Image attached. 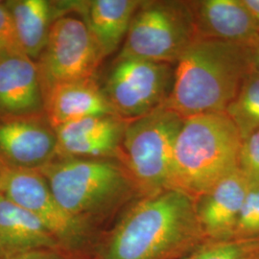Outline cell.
<instances>
[{
    "instance_id": "6da1fadb",
    "label": "cell",
    "mask_w": 259,
    "mask_h": 259,
    "mask_svg": "<svg viewBox=\"0 0 259 259\" xmlns=\"http://www.w3.org/2000/svg\"><path fill=\"white\" fill-rule=\"evenodd\" d=\"M201 234L194 198L165 189L130 206L99 246L96 259H169Z\"/></svg>"
},
{
    "instance_id": "7a4b0ae2",
    "label": "cell",
    "mask_w": 259,
    "mask_h": 259,
    "mask_svg": "<svg viewBox=\"0 0 259 259\" xmlns=\"http://www.w3.org/2000/svg\"><path fill=\"white\" fill-rule=\"evenodd\" d=\"M252 47L217 39H197L175 65L164 105L182 117L225 112L254 69Z\"/></svg>"
},
{
    "instance_id": "3957f363",
    "label": "cell",
    "mask_w": 259,
    "mask_h": 259,
    "mask_svg": "<svg viewBox=\"0 0 259 259\" xmlns=\"http://www.w3.org/2000/svg\"><path fill=\"white\" fill-rule=\"evenodd\" d=\"M38 171L65 210L93 227L140 193L117 158L56 156Z\"/></svg>"
},
{
    "instance_id": "277c9868",
    "label": "cell",
    "mask_w": 259,
    "mask_h": 259,
    "mask_svg": "<svg viewBox=\"0 0 259 259\" xmlns=\"http://www.w3.org/2000/svg\"><path fill=\"white\" fill-rule=\"evenodd\" d=\"M242 139L226 112L185 118L177 138L173 188L197 199L238 169Z\"/></svg>"
},
{
    "instance_id": "5b68a950",
    "label": "cell",
    "mask_w": 259,
    "mask_h": 259,
    "mask_svg": "<svg viewBox=\"0 0 259 259\" xmlns=\"http://www.w3.org/2000/svg\"><path fill=\"white\" fill-rule=\"evenodd\" d=\"M185 118L165 106L128 122L121 161L143 196L173 188V159Z\"/></svg>"
},
{
    "instance_id": "8992f818",
    "label": "cell",
    "mask_w": 259,
    "mask_h": 259,
    "mask_svg": "<svg viewBox=\"0 0 259 259\" xmlns=\"http://www.w3.org/2000/svg\"><path fill=\"white\" fill-rule=\"evenodd\" d=\"M197 39L188 1H142L117 56L176 65Z\"/></svg>"
},
{
    "instance_id": "52a82bcc",
    "label": "cell",
    "mask_w": 259,
    "mask_h": 259,
    "mask_svg": "<svg viewBox=\"0 0 259 259\" xmlns=\"http://www.w3.org/2000/svg\"><path fill=\"white\" fill-rule=\"evenodd\" d=\"M174 77L175 65L117 56L101 89L116 114L131 121L166 104Z\"/></svg>"
},
{
    "instance_id": "ba28073f",
    "label": "cell",
    "mask_w": 259,
    "mask_h": 259,
    "mask_svg": "<svg viewBox=\"0 0 259 259\" xmlns=\"http://www.w3.org/2000/svg\"><path fill=\"white\" fill-rule=\"evenodd\" d=\"M105 58L83 19L58 18L36 62L44 94L60 83L95 78Z\"/></svg>"
},
{
    "instance_id": "9c48e42d",
    "label": "cell",
    "mask_w": 259,
    "mask_h": 259,
    "mask_svg": "<svg viewBox=\"0 0 259 259\" xmlns=\"http://www.w3.org/2000/svg\"><path fill=\"white\" fill-rule=\"evenodd\" d=\"M0 194L33 214L65 250L82 253L92 240L93 226L65 210L38 170L6 169Z\"/></svg>"
},
{
    "instance_id": "30bf717a",
    "label": "cell",
    "mask_w": 259,
    "mask_h": 259,
    "mask_svg": "<svg viewBox=\"0 0 259 259\" xmlns=\"http://www.w3.org/2000/svg\"><path fill=\"white\" fill-rule=\"evenodd\" d=\"M57 146L46 113L0 116V160L7 169L39 170L55 158Z\"/></svg>"
},
{
    "instance_id": "8fae6325",
    "label": "cell",
    "mask_w": 259,
    "mask_h": 259,
    "mask_svg": "<svg viewBox=\"0 0 259 259\" xmlns=\"http://www.w3.org/2000/svg\"><path fill=\"white\" fill-rule=\"evenodd\" d=\"M42 113L45 99L37 63L21 51L0 54V116Z\"/></svg>"
},
{
    "instance_id": "7c38bea8",
    "label": "cell",
    "mask_w": 259,
    "mask_h": 259,
    "mask_svg": "<svg viewBox=\"0 0 259 259\" xmlns=\"http://www.w3.org/2000/svg\"><path fill=\"white\" fill-rule=\"evenodd\" d=\"M198 39H217L253 47L259 33L243 0L188 1Z\"/></svg>"
},
{
    "instance_id": "4fadbf2b",
    "label": "cell",
    "mask_w": 259,
    "mask_h": 259,
    "mask_svg": "<svg viewBox=\"0 0 259 259\" xmlns=\"http://www.w3.org/2000/svg\"><path fill=\"white\" fill-rule=\"evenodd\" d=\"M250 185V181L238 168L195 199L197 217L204 234L215 240L234 238L235 227Z\"/></svg>"
},
{
    "instance_id": "5bb4252c",
    "label": "cell",
    "mask_w": 259,
    "mask_h": 259,
    "mask_svg": "<svg viewBox=\"0 0 259 259\" xmlns=\"http://www.w3.org/2000/svg\"><path fill=\"white\" fill-rule=\"evenodd\" d=\"M44 99L46 115L54 129L90 116L117 115L95 78L57 84Z\"/></svg>"
},
{
    "instance_id": "9a60e30c",
    "label": "cell",
    "mask_w": 259,
    "mask_h": 259,
    "mask_svg": "<svg viewBox=\"0 0 259 259\" xmlns=\"http://www.w3.org/2000/svg\"><path fill=\"white\" fill-rule=\"evenodd\" d=\"M140 0L67 1L68 10L75 11L101 47L105 57L111 55L124 41Z\"/></svg>"
},
{
    "instance_id": "2e32d148",
    "label": "cell",
    "mask_w": 259,
    "mask_h": 259,
    "mask_svg": "<svg viewBox=\"0 0 259 259\" xmlns=\"http://www.w3.org/2000/svg\"><path fill=\"white\" fill-rule=\"evenodd\" d=\"M58 248L59 242L33 214L0 194V259Z\"/></svg>"
},
{
    "instance_id": "e0dca14e",
    "label": "cell",
    "mask_w": 259,
    "mask_h": 259,
    "mask_svg": "<svg viewBox=\"0 0 259 259\" xmlns=\"http://www.w3.org/2000/svg\"><path fill=\"white\" fill-rule=\"evenodd\" d=\"M21 51L37 62L47 46L54 19L60 18L57 2L47 0L5 1Z\"/></svg>"
},
{
    "instance_id": "ac0fdd59",
    "label": "cell",
    "mask_w": 259,
    "mask_h": 259,
    "mask_svg": "<svg viewBox=\"0 0 259 259\" xmlns=\"http://www.w3.org/2000/svg\"><path fill=\"white\" fill-rule=\"evenodd\" d=\"M128 120L118 115L90 116L56 128L58 143L84 139L122 140Z\"/></svg>"
},
{
    "instance_id": "d6986e66",
    "label": "cell",
    "mask_w": 259,
    "mask_h": 259,
    "mask_svg": "<svg viewBox=\"0 0 259 259\" xmlns=\"http://www.w3.org/2000/svg\"><path fill=\"white\" fill-rule=\"evenodd\" d=\"M225 112L238 130L242 140L259 129V71L255 67Z\"/></svg>"
},
{
    "instance_id": "ffe728a7",
    "label": "cell",
    "mask_w": 259,
    "mask_h": 259,
    "mask_svg": "<svg viewBox=\"0 0 259 259\" xmlns=\"http://www.w3.org/2000/svg\"><path fill=\"white\" fill-rule=\"evenodd\" d=\"M259 256V237L215 241L185 259H254Z\"/></svg>"
},
{
    "instance_id": "44dd1931",
    "label": "cell",
    "mask_w": 259,
    "mask_h": 259,
    "mask_svg": "<svg viewBox=\"0 0 259 259\" xmlns=\"http://www.w3.org/2000/svg\"><path fill=\"white\" fill-rule=\"evenodd\" d=\"M259 237V184H250L234 231V238Z\"/></svg>"
},
{
    "instance_id": "7402d4cb",
    "label": "cell",
    "mask_w": 259,
    "mask_h": 259,
    "mask_svg": "<svg viewBox=\"0 0 259 259\" xmlns=\"http://www.w3.org/2000/svg\"><path fill=\"white\" fill-rule=\"evenodd\" d=\"M238 168L250 184H259V129L242 140Z\"/></svg>"
},
{
    "instance_id": "603a6c76",
    "label": "cell",
    "mask_w": 259,
    "mask_h": 259,
    "mask_svg": "<svg viewBox=\"0 0 259 259\" xmlns=\"http://www.w3.org/2000/svg\"><path fill=\"white\" fill-rule=\"evenodd\" d=\"M10 51H21V49L11 13L5 2H2L0 3V54Z\"/></svg>"
},
{
    "instance_id": "cb8c5ba5",
    "label": "cell",
    "mask_w": 259,
    "mask_h": 259,
    "mask_svg": "<svg viewBox=\"0 0 259 259\" xmlns=\"http://www.w3.org/2000/svg\"><path fill=\"white\" fill-rule=\"evenodd\" d=\"M6 259H82V253L58 249H38L23 252Z\"/></svg>"
},
{
    "instance_id": "d4e9b609",
    "label": "cell",
    "mask_w": 259,
    "mask_h": 259,
    "mask_svg": "<svg viewBox=\"0 0 259 259\" xmlns=\"http://www.w3.org/2000/svg\"><path fill=\"white\" fill-rule=\"evenodd\" d=\"M243 2L249 10L259 33V0H243Z\"/></svg>"
},
{
    "instance_id": "484cf974",
    "label": "cell",
    "mask_w": 259,
    "mask_h": 259,
    "mask_svg": "<svg viewBox=\"0 0 259 259\" xmlns=\"http://www.w3.org/2000/svg\"><path fill=\"white\" fill-rule=\"evenodd\" d=\"M253 50V60H254V66L259 71V41L256 46L252 48Z\"/></svg>"
},
{
    "instance_id": "4316f807",
    "label": "cell",
    "mask_w": 259,
    "mask_h": 259,
    "mask_svg": "<svg viewBox=\"0 0 259 259\" xmlns=\"http://www.w3.org/2000/svg\"><path fill=\"white\" fill-rule=\"evenodd\" d=\"M6 167L5 165L1 162V160H0V185H1V182H2V179H3V176H4V174H5V171H6Z\"/></svg>"
},
{
    "instance_id": "83f0119b",
    "label": "cell",
    "mask_w": 259,
    "mask_h": 259,
    "mask_svg": "<svg viewBox=\"0 0 259 259\" xmlns=\"http://www.w3.org/2000/svg\"><path fill=\"white\" fill-rule=\"evenodd\" d=\"M254 259H259V256H257V257H256V258H254Z\"/></svg>"
},
{
    "instance_id": "f1b7e54d",
    "label": "cell",
    "mask_w": 259,
    "mask_h": 259,
    "mask_svg": "<svg viewBox=\"0 0 259 259\" xmlns=\"http://www.w3.org/2000/svg\"><path fill=\"white\" fill-rule=\"evenodd\" d=\"M2 2H3V1H0V3H2Z\"/></svg>"
}]
</instances>
